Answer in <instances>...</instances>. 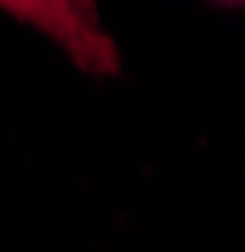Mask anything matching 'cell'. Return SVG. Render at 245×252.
Returning a JSON list of instances; mask_svg holds the SVG:
<instances>
[{"label":"cell","mask_w":245,"mask_h":252,"mask_svg":"<svg viewBox=\"0 0 245 252\" xmlns=\"http://www.w3.org/2000/svg\"><path fill=\"white\" fill-rule=\"evenodd\" d=\"M221 4H245V0H221Z\"/></svg>","instance_id":"7a4b0ae2"},{"label":"cell","mask_w":245,"mask_h":252,"mask_svg":"<svg viewBox=\"0 0 245 252\" xmlns=\"http://www.w3.org/2000/svg\"><path fill=\"white\" fill-rule=\"evenodd\" d=\"M0 8L52 36L77 60V68L97 76H113L121 68L117 44L101 24L97 0H0Z\"/></svg>","instance_id":"6da1fadb"}]
</instances>
